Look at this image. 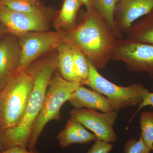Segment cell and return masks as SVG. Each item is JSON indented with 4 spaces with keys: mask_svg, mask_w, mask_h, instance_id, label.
<instances>
[{
    "mask_svg": "<svg viewBox=\"0 0 153 153\" xmlns=\"http://www.w3.org/2000/svg\"><path fill=\"white\" fill-rule=\"evenodd\" d=\"M116 1L117 3V2L118 1H119V0H116Z\"/></svg>",
    "mask_w": 153,
    "mask_h": 153,
    "instance_id": "cell-28",
    "label": "cell"
},
{
    "mask_svg": "<svg viewBox=\"0 0 153 153\" xmlns=\"http://www.w3.org/2000/svg\"><path fill=\"white\" fill-rule=\"evenodd\" d=\"M80 82L69 81L62 76L59 71H55L49 82L40 112L33 124L27 149H35L38 138L45 126L50 121L61 120L60 110Z\"/></svg>",
    "mask_w": 153,
    "mask_h": 153,
    "instance_id": "cell-4",
    "label": "cell"
},
{
    "mask_svg": "<svg viewBox=\"0 0 153 153\" xmlns=\"http://www.w3.org/2000/svg\"><path fill=\"white\" fill-rule=\"evenodd\" d=\"M89 67L88 79L82 85H87L92 90L106 96L116 111L121 108L139 105L143 101V94L149 91L139 83H133L127 86H119L100 74L89 61Z\"/></svg>",
    "mask_w": 153,
    "mask_h": 153,
    "instance_id": "cell-5",
    "label": "cell"
},
{
    "mask_svg": "<svg viewBox=\"0 0 153 153\" xmlns=\"http://www.w3.org/2000/svg\"><path fill=\"white\" fill-rule=\"evenodd\" d=\"M56 49L57 53V68L60 74L68 81L79 82L74 69L71 46L63 41Z\"/></svg>",
    "mask_w": 153,
    "mask_h": 153,
    "instance_id": "cell-15",
    "label": "cell"
},
{
    "mask_svg": "<svg viewBox=\"0 0 153 153\" xmlns=\"http://www.w3.org/2000/svg\"><path fill=\"white\" fill-rule=\"evenodd\" d=\"M61 32L63 41L82 52L97 70L111 60L115 40L111 30L93 8L73 27Z\"/></svg>",
    "mask_w": 153,
    "mask_h": 153,
    "instance_id": "cell-1",
    "label": "cell"
},
{
    "mask_svg": "<svg viewBox=\"0 0 153 153\" xmlns=\"http://www.w3.org/2000/svg\"><path fill=\"white\" fill-rule=\"evenodd\" d=\"M7 34H9L7 29L0 22V39Z\"/></svg>",
    "mask_w": 153,
    "mask_h": 153,
    "instance_id": "cell-26",
    "label": "cell"
},
{
    "mask_svg": "<svg viewBox=\"0 0 153 153\" xmlns=\"http://www.w3.org/2000/svg\"><path fill=\"white\" fill-rule=\"evenodd\" d=\"M18 38L21 48V58L19 66L13 75L25 72L38 57L56 49L63 41L61 32L59 30L29 32Z\"/></svg>",
    "mask_w": 153,
    "mask_h": 153,
    "instance_id": "cell-7",
    "label": "cell"
},
{
    "mask_svg": "<svg viewBox=\"0 0 153 153\" xmlns=\"http://www.w3.org/2000/svg\"><path fill=\"white\" fill-rule=\"evenodd\" d=\"M68 101L74 108H86L103 112L116 111L113 105L105 96L82 85H79L72 93Z\"/></svg>",
    "mask_w": 153,
    "mask_h": 153,
    "instance_id": "cell-12",
    "label": "cell"
},
{
    "mask_svg": "<svg viewBox=\"0 0 153 153\" xmlns=\"http://www.w3.org/2000/svg\"><path fill=\"white\" fill-rule=\"evenodd\" d=\"M82 3V4L84 5L86 8V10H88L93 8V0H80Z\"/></svg>",
    "mask_w": 153,
    "mask_h": 153,
    "instance_id": "cell-25",
    "label": "cell"
},
{
    "mask_svg": "<svg viewBox=\"0 0 153 153\" xmlns=\"http://www.w3.org/2000/svg\"><path fill=\"white\" fill-rule=\"evenodd\" d=\"M111 60L123 62L131 72H147L153 80V45L116 39Z\"/></svg>",
    "mask_w": 153,
    "mask_h": 153,
    "instance_id": "cell-6",
    "label": "cell"
},
{
    "mask_svg": "<svg viewBox=\"0 0 153 153\" xmlns=\"http://www.w3.org/2000/svg\"><path fill=\"white\" fill-rule=\"evenodd\" d=\"M20 58L19 40L7 36L0 41V91L13 76L19 66Z\"/></svg>",
    "mask_w": 153,
    "mask_h": 153,
    "instance_id": "cell-11",
    "label": "cell"
},
{
    "mask_svg": "<svg viewBox=\"0 0 153 153\" xmlns=\"http://www.w3.org/2000/svg\"><path fill=\"white\" fill-rule=\"evenodd\" d=\"M71 47L75 73L78 81L82 85L89 76V61L82 52L75 47Z\"/></svg>",
    "mask_w": 153,
    "mask_h": 153,
    "instance_id": "cell-19",
    "label": "cell"
},
{
    "mask_svg": "<svg viewBox=\"0 0 153 153\" xmlns=\"http://www.w3.org/2000/svg\"><path fill=\"white\" fill-rule=\"evenodd\" d=\"M57 68V53L32 63L28 70L33 76L34 83L25 114L18 126L1 134L2 151L15 146L27 148L34 122L42 107L47 88ZM1 151V152H2Z\"/></svg>",
    "mask_w": 153,
    "mask_h": 153,
    "instance_id": "cell-2",
    "label": "cell"
},
{
    "mask_svg": "<svg viewBox=\"0 0 153 153\" xmlns=\"http://www.w3.org/2000/svg\"><path fill=\"white\" fill-rule=\"evenodd\" d=\"M140 126L143 140L153 151V111H146L141 113Z\"/></svg>",
    "mask_w": 153,
    "mask_h": 153,
    "instance_id": "cell-20",
    "label": "cell"
},
{
    "mask_svg": "<svg viewBox=\"0 0 153 153\" xmlns=\"http://www.w3.org/2000/svg\"><path fill=\"white\" fill-rule=\"evenodd\" d=\"M0 4L14 10L40 14L50 17V10L41 4L39 0H0Z\"/></svg>",
    "mask_w": 153,
    "mask_h": 153,
    "instance_id": "cell-18",
    "label": "cell"
},
{
    "mask_svg": "<svg viewBox=\"0 0 153 153\" xmlns=\"http://www.w3.org/2000/svg\"><path fill=\"white\" fill-rule=\"evenodd\" d=\"M59 144L63 149L72 144H86L98 139L94 134L88 131L79 122L70 118L64 128L57 136Z\"/></svg>",
    "mask_w": 153,
    "mask_h": 153,
    "instance_id": "cell-13",
    "label": "cell"
},
{
    "mask_svg": "<svg viewBox=\"0 0 153 153\" xmlns=\"http://www.w3.org/2000/svg\"><path fill=\"white\" fill-rule=\"evenodd\" d=\"M116 0H93L94 10L104 21L114 36L117 39H122V34L118 29L115 21Z\"/></svg>",
    "mask_w": 153,
    "mask_h": 153,
    "instance_id": "cell-17",
    "label": "cell"
},
{
    "mask_svg": "<svg viewBox=\"0 0 153 153\" xmlns=\"http://www.w3.org/2000/svg\"><path fill=\"white\" fill-rule=\"evenodd\" d=\"M50 18L14 10L0 4V22L7 28L9 34L16 37L29 32L48 31Z\"/></svg>",
    "mask_w": 153,
    "mask_h": 153,
    "instance_id": "cell-9",
    "label": "cell"
},
{
    "mask_svg": "<svg viewBox=\"0 0 153 153\" xmlns=\"http://www.w3.org/2000/svg\"><path fill=\"white\" fill-rule=\"evenodd\" d=\"M151 150L146 145L140 136L139 139L132 138L126 142L124 153H150Z\"/></svg>",
    "mask_w": 153,
    "mask_h": 153,
    "instance_id": "cell-21",
    "label": "cell"
},
{
    "mask_svg": "<svg viewBox=\"0 0 153 153\" xmlns=\"http://www.w3.org/2000/svg\"><path fill=\"white\" fill-rule=\"evenodd\" d=\"M82 5L80 0H63L61 10L55 21V27L58 30L73 27L76 24L77 13Z\"/></svg>",
    "mask_w": 153,
    "mask_h": 153,
    "instance_id": "cell-16",
    "label": "cell"
},
{
    "mask_svg": "<svg viewBox=\"0 0 153 153\" xmlns=\"http://www.w3.org/2000/svg\"><path fill=\"white\" fill-rule=\"evenodd\" d=\"M2 148H1V134L0 133V153L1 152Z\"/></svg>",
    "mask_w": 153,
    "mask_h": 153,
    "instance_id": "cell-27",
    "label": "cell"
},
{
    "mask_svg": "<svg viewBox=\"0 0 153 153\" xmlns=\"http://www.w3.org/2000/svg\"><path fill=\"white\" fill-rule=\"evenodd\" d=\"M116 111L100 113L84 108H74L70 111V118L91 131L98 140L108 143L115 142L117 136L113 127L118 117Z\"/></svg>",
    "mask_w": 153,
    "mask_h": 153,
    "instance_id": "cell-8",
    "label": "cell"
},
{
    "mask_svg": "<svg viewBox=\"0 0 153 153\" xmlns=\"http://www.w3.org/2000/svg\"><path fill=\"white\" fill-rule=\"evenodd\" d=\"M34 83L28 69L13 74L0 91V133L19 125L25 110Z\"/></svg>",
    "mask_w": 153,
    "mask_h": 153,
    "instance_id": "cell-3",
    "label": "cell"
},
{
    "mask_svg": "<svg viewBox=\"0 0 153 153\" xmlns=\"http://www.w3.org/2000/svg\"><path fill=\"white\" fill-rule=\"evenodd\" d=\"M126 34L131 41L153 45V10L134 22Z\"/></svg>",
    "mask_w": 153,
    "mask_h": 153,
    "instance_id": "cell-14",
    "label": "cell"
},
{
    "mask_svg": "<svg viewBox=\"0 0 153 153\" xmlns=\"http://www.w3.org/2000/svg\"><path fill=\"white\" fill-rule=\"evenodd\" d=\"M0 153H40L39 151L36 149L30 150L27 148L22 147L20 146H15L7 149L5 151H2Z\"/></svg>",
    "mask_w": 153,
    "mask_h": 153,
    "instance_id": "cell-24",
    "label": "cell"
},
{
    "mask_svg": "<svg viewBox=\"0 0 153 153\" xmlns=\"http://www.w3.org/2000/svg\"><path fill=\"white\" fill-rule=\"evenodd\" d=\"M113 147V144L97 139L87 153H109Z\"/></svg>",
    "mask_w": 153,
    "mask_h": 153,
    "instance_id": "cell-22",
    "label": "cell"
},
{
    "mask_svg": "<svg viewBox=\"0 0 153 153\" xmlns=\"http://www.w3.org/2000/svg\"><path fill=\"white\" fill-rule=\"evenodd\" d=\"M151 106L153 107V92H150L149 91L145 92L143 94V100L139 105H138L137 110L136 111L135 113L131 118L130 122L133 120L134 118L135 117L136 115L137 114L139 111L140 110L143 108L145 106Z\"/></svg>",
    "mask_w": 153,
    "mask_h": 153,
    "instance_id": "cell-23",
    "label": "cell"
},
{
    "mask_svg": "<svg viewBox=\"0 0 153 153\" xmlns=\"http://www.w3.org/2000/svg\"><path fill=\"white\" fill-rule=\"evenodd\" d=\"M153 10V0H119L115 10L116 24L120 33H126L135 22Z\"/></svg>",
    "mask_w": 153,
    "mask_h": 153,
    "instance_id": "cell-10",
    "label": "cell"
}]
</instances>
